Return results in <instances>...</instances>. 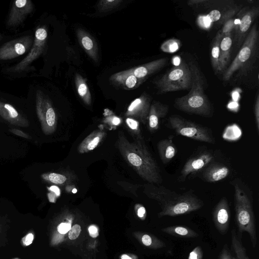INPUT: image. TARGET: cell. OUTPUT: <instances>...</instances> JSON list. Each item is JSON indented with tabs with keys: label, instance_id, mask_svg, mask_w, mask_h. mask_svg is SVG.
<instances>
[{
	"label": "cell",
	"instance_id": "32",
	"mask_svg": "<svg viewBox=\"0 0 259 259\" xmlns=\"http://www.w3.org/2000/svg\"><path fill=\"white\" fill-rule=\"evenodd\" d=\"M203 252L200 246H197L189 253L188 259H202Z\"/></svg>",
	"mask_w": 259,
	"mask_h": 259
},
{
	"label": "cell",
	"instance_id": "47",
	"mask_svg": "<svg viewBox=\"0 0 259 259\" xmlns=\"http://www.w3.org/2000/svg\"><path fill=\"white\" fill-rule=\"evenodd\" d=\"M72 193H76L77 192V190H76V189L74 188V189L72 190Z\"/></svg>",
	"mask_w": 259,
	"mask_h": 259
},
{
	"label": "cell",
	"instance_id": "9",
	"mask_svg": "<svg viewBox=\"0 0 259 259\" xmlns=\"http://www.w3.org/2000/svg\"><path fill=\"white\" fill-rule=\"evenodd\" d=\"M231 213L227 198L223 197L215 205L212 213L214 224L218 231L223 235L229 229Z\"/></svg>",
	"mask_w": 259,
	"mask_h": 259
},
{
	"label": "cell",
	"instance_id": "5",
	"mask_svg": "<svg viewBox=\"0 0 259 259\" xmlns=\"http://www.w3.org/2000/svg\"><path fill=\"white\" fill-rule=\"evenodd\" d=\"M154 83L161 94L190 89L192 84L191 69L183 60Z\"/></svg>",
	"mask_w": 259,
	"mask_h": 259
},
{
	"label": "cell",
	"instance_id": "23",
	"mask_svg": "<svg viewBox=\"0 0 259 259\" xmlns=\"http://www.w3.org/2000/svg\"><path fill=\"white\" fill-rule=\"evenodd\" d=\"M221 31L217 34L212 44L211 50V63L214 71L219 72V61L220 56V46L223 38Z\"/></svg>",
	"mask_w": 259,
	"mask_h": 259
},
{
	"label": "cell",
	"instance_id": "40",
	"mask_svg": "<svg viewBox=\"0 0 259 259\" xmlns=\"http://www.w3.org/2000/svg\"><path fill=\"white\" fill-rule=\"evenodd\" d=\"M137 211V215L142 220H145L146 217V211L145 207L142 205H139Z\"/></svg>",
	"mask_w": 259,
	"mask_h": 259
},
{
	"label": "cell",
	"instance_id": "7",
	"mask_svg": "<svg viewBox=\"0 0 259 259\" xmlns=\"http://www.w3.org/2000/svg\"><path fill=\"white\" fill-rule=\"evenodd\" d=\"M258 38V31L254 25L247 34L239 53L226 69L223 78L228 81L235 72L243 68L251 58L255 49Z\"/></svg>",
	"mask_w": 259,
	"mask_h": 259
},
{
	"label": "cell",
	"instance_id": "2",
	"mask_svg": "<svg viewBox=\"0 0 259 259\" xmlns=\"http://www.w3.org/2000/svg\"><path fill=\"white\" fill-rule=\"evenodd\" d=\"M146 192L160 205L161 210L158 214L159 218L189 213L199 209L204 204L203 201L191 190L178 193L163 186H156L150 184Z\"/></svg>",
	"mask_w": 259,
	"mask_h": 259
},
{
	"label": "cell",
	"instance_id": "24",
	"mask_svg": "<svg viewBox=\"0 0 259 259\" xmlns=\"http://www.w3.org/2000/svg\"><path fill=\"white\" fill-rule=\"evenodd\" d=\"M141 240L143 245L153 249H159L165 246L164 242L156 237L148 234H141Z\"/></svg>",
	"mask_w": 259,
	"mask_h": 259
},
{
	"label": "cell",
	"instance_id": "6",
	"mask_svg": "<svg viewBox=\"0 0 259 259\" xmlns=\"http://www.w3.org/2000/svg\"><path fill=\"white\" fill-rule=\"evenodd\" d=\"M168 126L178 135L194 140L213 143L214 138L210 130L200 124L186 119L180 116L173 115L169 117Z\"/></svg>",
	"mask_w": 259,
	"mask_h": 259
},
{
	"label": "cell",
	"instance_id": "46",
	"mask_svg": "<svg viewBox=\"0 0 259 259\" xmlns=\"http://www.w3.org/2000/svg\"><path fill=\"white\" fill-rule=\"evenodd\" d=\"M121 259H133L129 255L124 254L121 256Z\"/></svg>",
	"mask_w": 259,
	"mask_h": 259
},
{
	"label": "cell",
	"instance_id": "14",
	"mask_svg": "<svg viewBox=\"0 0 259 259\" xmlns=\"http://www.w3.org/2000/svg\"><path fill=\"white\" fill-rule=\"evenodd\" d=\"M109 80L116 87L125 90H130L139 87L145 79L139 78L133 75H126L119 72L112 75Z\"/></svg>",
	"mask_w": 259,
	"mask_h": 259
},
{
	"label": "cell",
	"instance_id": "25",
	"mask_svg": "<svg viewBox=\"0 0 259 259\" xmlns=\"http://www.w3.org/2000/svg\"><path fill=\"white\" fill-rule=\"evenodd\" d=\"M121 0H102L97 5L98 9L102 12H108L117 7L121 3Z\"/></svg>",
	"mask_w": 259,
	"mask_h": 259
},
{
	"label": "cell",
	"instance_id": "31",
	"mask_svg": "<svg viewBox=\"0 0 259 259\" xmlns=\"http://www.w3.org/2000/svg\"><path fill=\"white\" fill-rule=\"evenodd\" d=\"M235 20L230 19L227 20L225 24L224 25L223 29L221 31L223 36L230 34L232 30L235 27Z\"/></svg>",
	"mask_w": 259,
	"mask_h": 259
},
{
	"label": "cell",
	"instance_id": "18",
	"mask_svg": "<svg viewBox=\"0 0 259 259\" xmlns=\"http://www.w3.org/2000/svg\"><path fill=\"white\" fill-rule=\"evenodd\" d=\"M104 136L101 131H95L88 136L78 147L80 153L88 152L94 149L100 142Z\"/></svg>",
	"mask_w": 259,
	"mask_h": 259
},
{
	"label": "cell",
	"instance_id": "15",
	"mask_svg": "<svg viewBox=\"0 0 259 259\" xmlns=\"http://www.w3.org/2000/svg\"><path fill=\"white\" fill-rule=\"evenodd\" d=\"M229 168L219 163H210L204 170L203 177L205 181L215 182L224 179L229 174Z\"/></svg>",
	"mask_w": 259,
	"mask_h": 259
},
{
	"label": "cell",
	"instance_id": "33",
	"mask_svg": "<svg viewBox=\"0 0 259 259\" xmlns=\"http://www.w3.org/2000/svg\"><path fill=\"white\" fill-rule=\"evenodd\" d=\"M81 232L80 225L75 224L71 227L68 232V237L70 240L76 239L79 235Z\"/></svg>",
	"mask_w": 259,
	"mask_h": 259
},
{
	"label": "cell",
	"instance_id": "28",
	"mask_svg": "<svg viewBox=\"0 0 259 259\" xmlns=\"http://www.w3.org/2000/svg\"><path fill=\"white\" fill-rule=\"evenodd\" d=\"M46 120L48 125L53 126L56 122V114L54 109L48 103L47 109L46 111Z\"/></svg>",
	"mask_w": 259,
	"mask_h": 259
},
{
	"label": "cell",
	"instance_id": "36",
	"mask_svg": "<svg viewBox=\"0 0 259 259\" xmlns=\"http://www.w3.org/2000/svg\"><path fill=\"white\" fill-rule=\"evenodd\" d=\"M211 22H215L220 19L221 15L220 12L216 10L211 11L208 14L206 15Z\"/></svg>",
	"mask_w": 259,
	"mask_h": 259
},
{
	"label": "cell",
	"instance_id": "26",
	"mask_svg": "<svg viewBox=\"0 0 259 259\" xmlns=\"http://www.w3.org/2000/svg\"><path fill=\"white\" fill-rule=\"evenodd\" d=\"M71 228V223L70 222H63L60 223L56 227V230L55 231L52 239L51 244L54 245L55 242L58 236V235H63L69 232Z\"/></svg>",
	"mask_w": 259,
	"mask_h": 259
},
{
	"label": "cell",
	"instance_id": "35",
	"mask_svg": "<svg viewBox=\"0 0 259 259\" xmlns=\"http://www.w3.org/2000/svg\"><path fill=\"white\" fill-rule=\"evenodd\" d=\"M254 116L257 131H259V97L257 96L254 105Z\"/></svg>",
	"mask_w": 259,
	"mask_h": 259
},
{
	"label": "cell",
	"instance_id": "45",
	"mask_svg": "<svg viewBox=\"0 0 259 259\" xmlns=\"http://www.w3.org/2000/svg\"><path fill=\"white\" fill-rule=\"evenodd\" d=\"M13 132L14 133H15V134H17L18 135H20L22 137H27L26 136V135L24 133H23V132H22L21 131H19L18 130H15V131H13Z\"/></svg>",
	"mask_w": 259,
	"mask_h": 259
},
{
	"label": "cell",
	"instance_id": "41",
	"mask_svg": "<svg viewBox=\"0 0 259 259\" xmlns=\"http://www.w3.org/2000/svg\"><path fill=\"white\" fill-rule=\"evenodd\" d=\"M126 123L128 126L133 130H136L138 128V123L137 121L133 119L127 118L126 119Z\"/></svg>",
	"mask_w": 259,
	"mask_h": 259
},
{
	"label": "cell",
	"instance_id": "27",
	"mask_svg": "<svg viewBox=\"0 0 259 259\" xmlns=\"http://www.w3.org/2000/svg\"><path fill=\"white\" fill-rule=\"evenodd\" d=\"M179 41L176 39H170L165 41L161 46V49L166 53L176 51L179 47Z\"/></svg>",
	"mask_w": 259,
	"mask_h": 259
},
{
	"label": "cell",
	"instance_id": "12",
	"mask_svg": "<svg viewBox=\"0 0 259 259\" xmlns=\"http://www.w3.org/2000/svg\"><path fill=\"white\" fill-rule=\"evenodd\" d=\"M77 37L80 45L88 56L95 62L98 60V49L94 38L82 28L76 31Z\"/></svg>",
	"mask_w": 259,
	"mask_h": 259
},
{
	"label": "cell",
	"instance_id": "34",
	"mask_svg": "<svg viewBox=\"0 0 259 259\" xmlns=\"http://www.w3.org/2000/svg\"><path fill=\"white\" fill-rule=\"evenodd\" d=\"M199 25L203 28H209L212 23L207 16H200L198 20Z\"/></svg>",
	"mask_w": 259,
	"mask_h": 259
},
{
	"label": "cell",
	"instance_id": "42",
	"mask_svg": "<svg viewBox=\"0 0 259 259\" xmlns=\"http://www.w3.org/2000/svg\"><path fill=\"white\" fill-rule=\"evenodd\" d=\"M27 1L26 0H17L15 2V5L18 8L24 7Z\"/></svg>",
	"mask_w": 259,
	"mask_h": 259
},
{
	"label": "cell",
	"instance_id": "3",
	"mask_svg": "<svg viewBox=\"0 0 259 259\" xmlns=\"http://www.w3.org/2000/svg\"><path fill=\"white\" fill-rule=\"evenodd\" d=\"M189 66L192 73L191 90L187 95L176 99L175 106L178 109L189 114L210 116L211 108L204 94L203 82L200 71L192 63H190Z\"/></svg>",
	"mask_w": 259,
	"mask_h": 259
},
{
	"label": "cell",
	"instance_id": "21",
	"mask_svg": "<svg viewBox=\"0 0 259 259\" xmlns=\"http://www.w3.org/2000/svg\"><path fill=\"white\" fill-rule=\"evenodd\" d=\"M257 13L258 9L255 8L251 9L244 13L239 19V22L237 24V30L240 37L248 31Z\"/></svg>",
	"mask_w": 259,
	"mask_h": 259
},
{
	"label": "cell",
	"instance_id": "1",
	"mask_svg": "<svg viewBox=\"0 0 259 259\" xmlns=\"http://www.w3.org/2000/svg\"><path fill=\"white\" fill-rule=\"evenodd\" d=\"M118 145L124 159L144 180L153 184L162 182L159 167L141 139L131 143L120 132Z\"/></svg>",
	"mask_w": 259,
	"mask_h": 259
},
{
	"label": "cell",
	"instance_id": "38",
	"mask_svg": "<svg viewBox=\"0 0 259 259\" xmlns=\"http://www.w3.org/2000/svg\"><path fill=\"white\" fill-rule=\"evenodd\" d=\"M4 108L8 111L9 114L12 118H16L18 116V114L15 109L11 105L8 104H5L4 105Z\"/></svg>",
	"mask_w": 259,
	"mask_h": 259
},
{
	"label": "cell",
	"instance_id": "4",
	"mask_svg": "<svg viewBox=\"0 0 259 259\" xmlns=\"http://www.w3.org/2000/svg\"><path fill=\"white\" fill-rule=\"evenodd\" d=\"M232 185L234 188L235 210L239 236L242 238V234L247 232L252 247H255L257 235L252 199L238 182L234 181Z\"/></svg>",
	"mask_w": 259,
	"mask_h": 259
},
{
	"label": "cell",
	"instance_id": "39",
	"mask_svg": "<svg viewBox=\"0 0 259 259\" xmlns=\"http://www.w3.org/2000/svg\"><path fill=\"white\" fill-rule=\"evenodd\" d=\"M88 231L90 236L92 238H96L99 235L98 229L94 225L90 226L88 228Z\"/></svg>",
	"mask_w": 259,
	"mask_h": 259
},
{
	"label": "cell",
	"instance_id": "17",
	"mask_svg": "<svg viewBox=\"0 0 259 259\" xmlns=\"http://www.w3.org/2000/svg\"><path fill=\"white\" fill-rule=\"evenodd\" d=\"M232 44L231 33L223 37L220 46L219 72L224 71L229 62Z\"/></svg>",
	"mask_w": 259,
	"mask_h": 259
},
{
	"label": "cell",
	"instance_id": "10",
	"mask_svg": "<svg viewBox=\"0 0 259 259\" xmlns=\"http://www.w3.org/2000/svg\"><path fill=\"white\" fill-rule=\"evenodd\" d=\"M167 62V58H162L120 72L124 74L133 75L137 78L145 79L163 67Z\"/></svg>",
	"mask_w": 259,
	"mask_h": 259
},
{
	"label": "cell",
	"instance_id": "22",
	"mask_svg": "<svg viewBox=\"0 0 259 259\" xmlns=\"http://www.w3.org/2000/svg\"><path fill=\"white\" fill-rule=\"evenodd\" d=\"M231 244L237 259H249L246 249L242 243L241 237L237 234L234 229L231 231Z\"/></svg>",
	"mask_w": 259,
	"mask_h": 259
},
{
	"label": "cell",
	"instance_id": "44",
	"mask_svg": "<svg viewBox=\"0 0 259 259\" xmlns=\"http://www.w3.org/2000/svg\"><path fill=\"white\" fill-rule=\"evenodd\" d=\"M120 119L117 117L114 116L112 118V123L113 125H118L120 123Z\"/></svg>",
	"mask_w": 259,
	"mask_h": 259
},
{
	"label": "cell",
	"instance_id": "8",
	"mask_svg": "<svg viewBox=\"0 0 259 259\" xmlns=\"http://www.w3.org/2000/svg\"><path fill=\"white\" fill-rule=\"evenodd\" d=\"M213 159L212 153L208 151L200 152L191 157L184 165L179 178L183 182L189 175L194 174L206 167Z\"/></svg>",
	"mask_w": 259,
	"mask_h": 259
},
{
	"label": "cell",
	"instance_id": "20",
	"mask_svg": "<svg viewBox=\"0 0 259 259\" xmlns=\"http://www.w3.org/2000/svg\"><path fill=\"white\" fill-rule=\"evenodd\" d=\"M162 231L168 235L182 238H195L198 233L191 228L183 226H172L165 227Z\"/></svg>",
	"mask_w": 259,
	"mask_h": 259
},
{
	"label": "cell",
	"instance_id": "13",
	"mask_svg": "<svg viewBox=\"0 0 259 259\" xmlns=\"http://www.w3.org/2000/svg\"><path fill=\"white\" fill-rule=\"evenodd\" d=\"M168 111V107L159 102H154L150 106L148 114L149 129L152 132L157 130L161 119L164 117Z\"/></svg>",
	"mask_w": 259,
	"mask_h": 259
},
{
	"label": "cell",
	"instance_id": "19",
	"mask_svg": "<svg viewBox=\"0 0 259 259\" xmlns=\"http://www.w3.org/2000/svg\"><path fill=\"white\" fill-rule=\"evenodd\" d=\"M74 82L78 94L80 98L85 104L91 105L92 96L85 79L80 74L76 73L74 77Z\"/></svg>",
	"mask_w": 259,
	"mask_h": 259
},
{
	"label": "cell",
	"instance_id": "29",
	"mask_svg": "<svg viewBox=\"0 0 259 259\" xmlns=\"http://www.w3.org/2000/svg\"><path fill=\"white\" fill-rule=\"evenodd\" d=\"M49 179L51 182L56 184H62L66 181L65 176L54 172L49 175Z\"/></svg>",
	"mask_w": 259,
	"mask_h": 259
},
{
	"label": "cell",
	"instance_id": "11",
	"mask_svg": "<svg viewBox=\"0 0 259 259\" xmlns=\"http://www.w3.org/2000/svg\"><path fill=\"white\" fill-rule=\"evenodd\" d=\"M150 107V100L145 94L134 100L128 106L126 114L134 116L145 123L148 118Z\"/></svg>",
	"mask_w": 259,
	"mask_h": 259
},
{
	"label": "cell",
	"instance_id": "30",
	"mask_svg": "<svg viewBox=\"0 0 259 259\" xmlns=\"http://www.w3.org/2000/svg\"><path fill=\"white\" fill-rule=\"evenodd\" d=\"M219 259H237L236 257L234 256L229 248L227 244H225L220 253L219 254Z\"/></svg>",
	"mask_w": 259,
	"mask_h": 259
},
{
	"label": "cell",
	"instance_id": "16",
	"mask_svg": "<svg viewBox=\"0 0 259 259\" xmlns=\"http://www.w3.org/2000/svg\"><path fill=\"white\" fill-rule=\"evenodd\" d=\"M174 136H169L167 138L160 140L157 144V150L160 158L165 164L175 156L177 149L172 141Z\"/></svg>",
	"mask_w": 259,
	"mask_h": 259
},
{
	"label": "cell",
	"instance_id": "37",
	"mask_svg": "<svg viewBox=\"0 0 259 259\" xmlns=\"http://www.w3.org/2000/svg\"><path fill=\"white\" fill-rule=\"evenodd\" d=\"M34 238L33 234L32 233H29L26 236L22 238L21 242L22 244L27 246L32 243Z\"/></svg>",
	"mask_w": 259,
	"mask_h": 259
},
{
	"label": "cell",
	"instance_id": "43",
	"mask_svg": "<svg viewBox=\"0 0 259 259\" xmlns=\"http://www.w3.org/2000/svg\"><path fill=\"white\" fill-rule=\"evenodd\" d=\"M49 189L54 192L55 193V194L58 196L60 195V189H59V188L56 186H51Z\"/></svg>",
	"mask_w": 259,
	"mask_h": 259
}]
</instances>
